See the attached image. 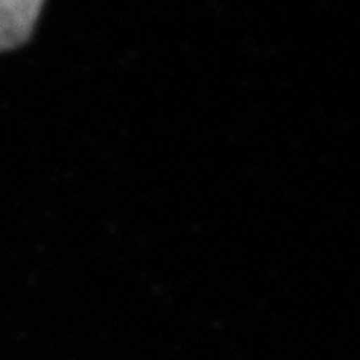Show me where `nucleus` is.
<instances>
[{"label": "nucleus", "instance_id": "obj_1", "mask_svg": "<svg viewBox=\"0 0 360 360\" xmlns=\"http://www.w3.org/2000/svg\"><path fill=\"white\" fill-rule=\"evenodd\" d=\"M45 0H0V51L25 44L33 29Z\"/></svg>", "mask_w": 360, "mask_h": 360}]
</instances>
